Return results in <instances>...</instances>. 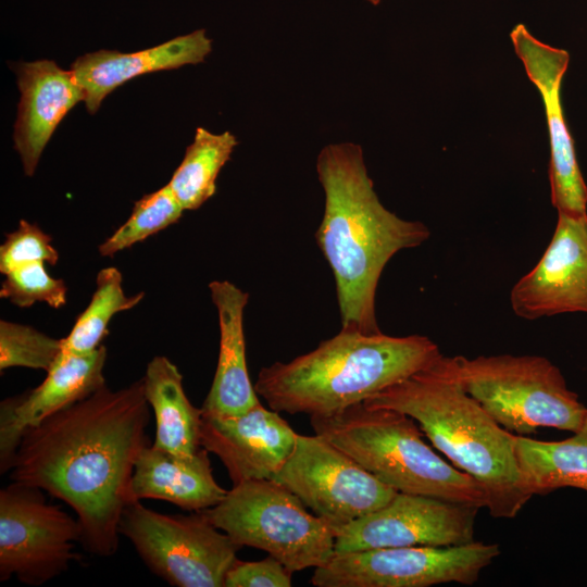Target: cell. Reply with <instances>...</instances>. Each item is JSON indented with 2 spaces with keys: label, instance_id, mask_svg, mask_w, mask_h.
I'll list each match as a JSON object with an SVG mask.
<instances>
[{
  "label": "cell",
  "instance_id": "obj_6",
  "mask_svg": "<svg viewBox=\"0 0 587 587\" xmlns=\"http://www.w3.org/2000/svg\"><path fill=\"white\" fill-rule=\"evenodd\" d=\"M465 389L502 427L528 436L540 427L576 432L587 407L560 369L541 355L450 357Z\"/></svg>",
  "mask_w": 587,
  "mask_h": 587
},
{
  "label": "cell",
  "instance_id": "obj_22",
  "mask_svg": "<svg viewBox=\"0 0 587 587\" xmlns=\"http://www.w3.org/2000/svg\"><path fill=\"white\" fill-rule=\"evenodd\" d=\"M514 450L524 487L532 496L565 487L587 491V414L579 429L563 440L514 435Z\"/></svg>",
  "mask_w": 587,
  "mask_h": 587
},
{
  "label": "cell",
  "instance_id": "obj_7",
  "mask_svg": "<svg viewBox=\"0 0 587 587\" xmlns=\"http://www.w3.org/2000/svg\"><path fill=\"white\" fill-rule=\"evenodd\" d=\"M202 511L241 548L263 550L292 573L324 566L335 554L334 527L274 479L233 485L221 502Z\"/></svg>",
  "mask_w": 587,
  "mask_h": 587
},
{
  "label": "cell",
  "instance_id": "obj_17",
  "mask_svg": "<svg viewBox=\"0 0 587 587\" xmlns=\"http://www.w3.org/2000/svg\"><path fill=\"white\" fill-rule=\"evenodd\" d=\"M21 99L14 124V148L24 173L33 176L54 129L86 95L71 70L52 60L23 62L15 66Z\"/></svg>",
  "mask_w": 587,
  "mask_h": 587
},
{
  "label": "cell",
  "instance_id": "obj_29",
  "mask_svg": "<svg viewBox=\"0 0 587 587\" xmlns=\"http://www.w3.org/2000/svg\"><path fill=\"white\" fill-rule=\"evenodd\" d=\"M292 572L267 554L260 561H237L226 574L224 587H290Z\"/></svg>",
  "mask_w": 587,
  "mask_h": 587
},
{
  "label": "cell",
  "instance_id": "obj_9",
  "mask_svg": "<svg viewBox=\"0 0 587 587\" xmlns=\"http://www.w3.org/2000/svg\"><path fill=\"white\" fill-rule=\"evenodd\" d=\"M500 554L496 544L473 540L455 546H412L335 553L316 567V587H428L473 585Z\"/></svg>",
  "mask_w": 587,
  "mask_h": 587
},
{
  "label": "cell",
  "instance_id": "obj_5",
  "mask_svg": "<svg viewBox=\"0 0 587 587\" xmlns=\"http://www.w3.org/2000/svg\"><path fill=\"white\" fill-rule=\"evenodd\" d=\"M316 435L346 452L396 491L486 507V496L469 474L440 458L408 414L363 402L310 416Z\"/></svg>",
  "mask_w": 587,
  "mask_h": 587
},
{
  "label": "cell",
  "instance_id": "obj_16",
  "mask_svg": "<svg viewBox=\"0 0 587 587\" xmlns=\"http://www.w3.org/2000/svg\"><path fill=\"white\" fill-rule=\"evenodd\" d=\"M107 349L88 353L63 351L45 380L23 395L0 403V473L11 471L24 433L60 410L78 402L105 385Z\"/></svg>",
  "mask_w": 587,
  "mask_h": 587
},
{
  "label": "cell",
  "instance_id": "obj_20",
  "mask_svg": "<svg viewBox=\"0 0 587 587\" xmlns=\"http://www.w3.org/2000/svg\"><path fill=\"white\" fill-rule=\"evenodd\" d=\"M209 451L179 454L149 444L137 457L132 478L135 500L159 499L189 511L216 505L226 496L212 473Z\"/></svg>",
  "mask_w": 587,
  "mask_h": 587
},
{
  "label": "cell",
  "instance_id": "obj_27",
  "mask_svg": "<svg viewBox=\"0 0 587 587\" xmlns=\"http://www.w3.org/2000/svg\"><path fill=\"white\" fill-rule=\"evenodd\" d=\"M4 276L0 297L17 307L28 308L36 302H45L59 309L66 303L64 280L51 277L42 261L23 264Z\"/></svg>",
  "mask_w": 587,
  "mask_h": 587
},
{
  "label": "cell",
  "instance_id": "obj_2",
  "mask_svg": "<svg viewBox=\"0 0 587 587\" xmlns=\"http://www.w3.org/2000/svg\"><path fill=\"white\" fill-rule=\"evenodd\" d=\"M316 172L325 205L315 237L334 274L341 329L380 333L375 297L382 273L397 252L421 246L430 230L382 204L359 145L324 147Z\"/></svg>",
  "mask_w": 587,
  "mask_h": 587
},
{
  "label": "cell",
  "instance_id": "obj_19",
  "mask_svg": "<svg viewBox=\"0 0 587 587\" xmlns=\"http://www.w3.org/2000/svg\"><path fill=\"white\" fill-rule=\"evenodd\" d=\"M220 326L217 366L203 401V413L238 415L260 403L246 361L243 312L249 294L228 280L209 284Z\"/></svg>",
  "mask_w": 587,
  "mask_h": 587
},
{
  "label": "cell",
  "instance_id": "obj_1",
  "mask_svg": "<svg viewBox=\"0 0 587 587\" xmlns=\"http://www.w3.org/2000/svg\"><path fill=\"white\" fill-rule=\"evenodd\" d=\"M149 421L142 379L118 390L104 385L27 429L10 476L68 504L82 526L84 549L112 557L122 513L137 501L132 478L149 445Z\"/></svg>",
  "mask_w": 587,
  "mask_h": 587
},
{
  "label": "cell",
  "instance_id": "obj_25",
  "mask_svg": "<svg viewBox=\"0 0 587 587\" xmlns=\"http://www.w3.org/2000/svg\"><path fill=\"white\" fill-rule=\"evenodd\" d=\"M183 211L184 208L168 185L145 195L135 202L128 220L99 246V253L102 257H113L143 241L177 222Z\"/></svg>",
  "mask_w": 587,
  "mask_h": 587
},
{
  "label": "cell",
  "instance_id": "obj_24",
  "mask_svg": "<svg viewBox=\"0 0 587 587\" xmlns=\"http://www.w3.org/2000/svg\"><path fill=\"white\" fill-rule=\"evenodd\" d=\"M96 290L88 307L77 317L70 334L62 338L63 351L88 353L101 346L109 334L111 319L137 305L145 292L126 296L121 272L111 266L102 268L96 279Z\"/></svg>",
  "mask_w": 587,
  "mask_h": 587
},
{
  "label": "cell",
  "instance_id": "obj_3",
  "mask_svg": "<svg viewBox=\"0 0 587 587\" xmlns=\"http://www.w3.org/2000/svg\"><path fill=\"white\" fill-rule=\"evenodd\" d=\"M363 403L411 416L437 450L477 482L491 516L512 519L533 497L522 480L514 435L465 391L450 357L441 354Z\"/></svg>",
  "mask_w": 587,
  "mask_h": 587
},
{
  "label": "cell",
  "instance_id": "obj_14",
  "mask_svg": "<svg viewBox=\"0 0 587 587\" xmlns=\"http://www.w3.org/2000/svg\"><path fill=\"white\" fill-rule=\"evenodd\" d=\"M510 304L516 316L528 321L587 313V214L558 213L548 247L512 287Z\"/></svg>",
  "mask_w": 587,
  "mask_h": 587
},
{
  "label": "cell",
  "instance_id": "obj_13",
  "mask_svg": "<svg viewBox=\"0 0 587 587\" xmlns=\"http://www.w3.org/2000/svg\"><path fill=\"white\" fill-rule=\"evenodd\" d=\"M515 53L528 78L538 88L545 105L550 142L549 180L551 202L558 213L587 214V186L582 175L574 140L566 125L560 98L569 66V52L536 39L524 24L510 33Z\"/></svg>",
  "mask_w": 587,
  "mask_h": 587
},
{
  "label": "cell",
  "instance_id": "obj_30",
  "mask_svg": "<svg viewBox=\"0 0 587 587\" xmlns=\"http://www.w3.org/2000/svg\"><path fill=\"white\" fill-rule=\"evenodd\" d=\"M366 1L370 2L373 5H377V4L380 3L382 0H366Z\"/></svg>",
  "mask_w": 587,
  "mask_h": 587
},
{
  "label": "cell",
  "instance_id": "obj_23",
  "mask_svg": "<svg viewBox=\"0 0 587 587\" xmlns=\"http://www.w3.org/2000/svg\"><path fill=\"white\" fill-rule=\"evenodd\" d=\"M229 133L196 129L193 141L167 184L184 210L200 208L216 191V177L237 146Z\"/></svg>",
  "mask_w": 587,
  "mask_h": 587
},
{
  "label": "cell",
  "instance_id": "obj_11",
  "mask_svg": "<svg viewBox=\"0 0 587 587\" xmlns=\"http://www.w3.org/2000/svg\"><path fill=\"white\" fill-rule=\"evenodd\" d=\"M333 527L386 504L396 490L320 435H297L295 448L272 478Z\"/></svg>",
  "mask_w": 587,
  "mask_h": 587
},
{
  "label": "cell",
  "instance_id": "obj_4",
  "mask_svg": "<svg viewBox=\"0 0 587 587\" xmlns=\"http://www.w3.org/2000/svg\"><path fill=\"white\" fill-rule=\"evenodd\" d=\"M440 355L426 336L340 329L305 354L262 367L253 386L277 412L327 415L363 402Z\"/></svg>",
  "mask_w": 587,
  "mask_h": 587
},
{
  "label": "cell",
  "instance_id": "obj_28",
  "mask_svg": "<svg viewBox=\"0 0 587 587\" xmlns=\"http://www.w3.org/2000/svg\"><path fill=\"white\" fill-rule=\"evenodd\" d=\"M51 237L36 224L21 220L17 229L5 235L0 247V272L4 275L30 262L58 263L59 253Z\"/></svg>",
  "mask_w": 587,
  "mask_h": 587
},
{
  "label": "cell",
  "instance_id": "obj_8",
  "mask_svg": "<svg viewBox=\"0 0 587 587\" xmlns=\"http://www.w3.org/2000/svg\"><path fill=\"white\" fill-rule=\"evenodd\" d=\"M118 530L153 574L176 587H224L241 549L203 511L167 515L140 501L124 509Z\"/></svg>",
  "mask_w": 587,
  "mask_h": 587
},
{
  "label": "cell",
  "instance_id": "obj_10",
  "mask_svg": "<svg viewBox=\"0 0 587 587\" xmlns=\"http://www.w3.org/2000/svg\"><path fill=\"white\" fill-rule=\"evenodd\" d=\"M42 489L13 482L0 490V580L15 576L29 586L43 585L80 557L77 519L47 502Z\"/></svg>",
  "mask_w": 587,
  "mask_h": 587
},
{
  "label": "cell",
  "instance_id": "obj_12",
  "mask_svg": "<svg viewBox=\"0 0 587 587\" xmlns=\"http://www.w3.org/2000/svg\"><path fill=\"white\" fill-rule=\"evenodd\" d=\"M480 508L397 491L383 507L334 527L335 553L412 546H455L474 540Z\"/></svg>",
  "mask_w": 587,
  "mask_h": 587
},
{
  "label": "cell",
  "instance_id": "obj_15",
  "mask_svg": "<svg viewBox=\"0 0 587 587\" xmlns=\"http://www.w3.org/2000/svg\"><path fill=\"white\" fill-rule=\"evenodd\" d=\"M297 435L279 412L261 402L238 415L202 412L201 446L221 460L233 485L272 479L291 454Z\"/></svg>",
  "mask_w": 587,
  "mask_h": 587
},
{
  "label": "cell",
  "instance_id": "obj_21",
  "mask_svg": "<svg viewBox=\"0 0 587 587\" xmlns=\"http://www.w3.org/2000/svg\"><path fill=\"white\" fill-rule=\"evenodd\" d=\"M141 379L155 417L153 445L179 454L200 450L202 410L187 398L177 366L166 357L157 355L148 363Z\"/></svg>",
  "mask_w": 587,
  "mask_h": 587
},
{
  "label": "cell",
  "instance_id": "obj_26",
  "mask_svg": "<svg viewBox=\"0 0 587 587\" xmlns=\"http://www.w3.org/2000/svg\"><path fill=\"white\" fill-rule=\"evenodd\" d=\"M62 350V338H52L32 326L0 321L1 371L22 366L43 370L47 373Z\"/></svg>",
  "mask_w": 587,
  "mask_h": 587
},
{
  "label": "cell",
  "instance_id": "obj_18",
  "mask_svg": "<svg viewBox=\"0 0 587 587\" xmlns=\"http://www.w3.org/2000/svg\"><path fill=\"white\" fill-rule=\"evenodd\" d=\"M211 50L212 42L205 30L198 29L133 53L105 49L86 53L78 57L70 70L85 91L87 111L93 114L109 93L129 79L201 63Z\"/></svg>",
  "mask_w": 587,
  "mask_h": 587
}]
</instances>
